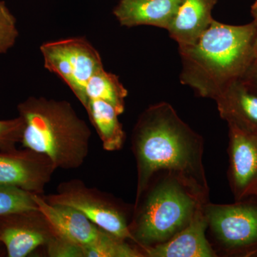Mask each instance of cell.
<instances>
[{"label":"cell","mask_w":257,"mask_h":257,"mask_svg":"<svg viewBox=\"0 0 257 257\" xmlns=\"http://www.w3.org/2000/svg\"><path fill=\"white\" fill-rule=\"evenodd\" d=\"M229 126L228 178L235 200L257 194V134Z\"/></svg>","instance_id":"obj_10"},{"label":"cell","mask_w":257,"mask_h":257,"mask_svg":"<svg viewBox=\"0 0 257 257\" xmlns=\"http://www.w3.org/2000/svg\"><path fill=\"white\" fill-rule=\"evenodd\" d=\"M207 203L175 175L159 172L135 202L128 225L132 243L143 252L166 242L184 229Z\"/></svg>","instance_id":"obj_4"},{"label":"cell","mask_w":257,"mask_h":257,"mask_svg":"<svg viewBox=\"0 0 257 257\" xmlns=\"http://www.w3.org/2000/svg\"><path fill=\"white\" fill-rule=\"evenodd\" d=\"M131 143L138 172L135 202L161 172L175 175L198 197L209 202L204 140L171 104L160 102L145 109L133 128Z\"/></svg>","instance_id":"obj_1"},{"label":"cell","mask_w":257,"mask_h":257,"mask_svg":"<svg viewBox=\"0 0 257 257\" xmlns=\"http://www.w3.org/2000/svg\"><path fill=\"white\" fill-rule=\"evenodd\" d=\"M47 155L30 149L0 152V182L43 195L55 171Z\"/></svg>","instance_id":"obj_9"},{"label":"cell","mask_w":257,"mask_h":257,"mask_svg":"<svg viewBox=\"0 0 257 257\" xmlns=\"http://www.w3.org/2000/svg\"><path fill=\"white\" fill-rule=\"evenodd\" d=\"M214 101L228 125L257 134V91L241 77L230 82Z\"/></svg>","instance_id":"obj_12"},{"label":"cell","mask_w":257,"mask_h":257,"mask_svg":"<svg viewBox=\"0 0 257 257\" xmlns=\"http://www.w3.org/2000/svg\"><path fill=\"white\" fill-rule=\"evenodd\" d=\"M217 0H180L178 10L167 31L179 47L197 41L210 26Z\"/></svg>","instance_id":"obj_15"},{"label":"cell","mask_w":257,"mask_h":257,"mask_svg":"<svg viewBox=\"0 0 257 257\" xmlns=\"http://www.w3.org/2000/svg\"><path fill=\"white\" fill-rule=\"evenodd\" d=\"M241 78L257 91V55Z\"/></svg>","instance_id":"obj_23"},{"label":"cell","mask_w":257,"mask_h":257,"mask_svg":"<svg viewBox=\"0 0 257 257\" xmlns=\"http://www.w3.org/2000/svg\"><path fill=\"white\" fill-rule=\"evenodd\" d=\"M204 206L178 234L166 241L144 250L145 257H216V250L206 235L208 222Z\"/></svg>","instance_id":"obj_11"},{"label":"cell","mask_w":257,"mask_h":257,"mask_svg":"<svg viewBox=\"0 0 257 257\" xmlns=\"http://www.w3.org/2000/svg\"><path fill=\"white\" fill-rule=\"evenodd\" d=\"M25 121L21 116L15 119L0 120V152H9L16 149L21 143Z\"/></svg>","instance_id":"obj_21"},{"label":"cell","mask_w":257,"mask_h":257,"mask_svg":"<svg viewBox=\"0 0 257 257\" xmlns=\"http://www.w3.org/2000/svg\"><path fill=\"white\" fill-rule=\"evenodd\" d=\"M255 197H257V194H256V196H255Z\"/></svg>","instance_id":"obj_25"},{"label":"cell","mask_w":257,"mask_h":257,"mask_svg":"<svg viewBox=\"0 0 257 257\" xmlns=\"http://www.w3.org/2000/svg\"><path fill=\"white\" fill-rule=\"evenodd\" d=\"M45 246L50 257H84L82 246L57 233Z\"/></svg>","instance_id":"obj_22"},{"label":"cell","mask_w":257,"mask_h":257,"mask_svg":"<svg viewBox=\"0 0 257 257\" xmlns=\"http://www.w3.org/2000/svg\"><path fill=\"white\" fill-rule=\"evenodd\" d=\"M130 242L104 230L92 244L82 246L84 257H145L141 248Z\"/></svg>","instance_id":"obj_18"},{"label":"cell","mask_w":257,"mask_h":257,"mask_svg":"<svg viewBox=\"0 0 257 257\" xmlns=\"http://www.w3.org/2000/svg\"><path fill=\"white\" fill-rule=\"evenodd\" d=\"M84 109L99 135L103 149L107 152L121 150L126 140V133L114 106L101 99H90Z\"/></svg>","instance_id":"obj_16"},{"label":"cell","mask_w":257,"mask_h":257,"mask_svg":"<svg viewBox=\"0 0 257 257\" xmlns=\"http://www.w3.org/2000/svg\"><path fill=\"white\" fill-rule=\"evenodd\" d=\"M34 194L0 182V216L38 209Z\"/></svg>","instance_id":"obj_19"},{"label":"cell","mask_w":257,"mask_h":257,"mask_svg":"<svg viewBox=\"0 0 257 257\" xmlns=\"http://www.w3.org/2000/svg\"><path fill=\"white\" fill-rule=\"evenodd\" d=\"M204 213L208 229L219 251L228 256L257 253V197L229 204L209 202Z\"/></svg>","instance_id":"obj_5"},{"label":"cell","mask_w":257,"mask_h":257,"mask_svg":"<svg viewBox=\"0 0 257 257\" xmlns=\"http://www.w3.org/2000/svg\"><path fill=\"white\" fill-rule=\"evenodd\" d=\"M40 50L45 68L58 75L85 107L86 86L93 74L104 67L97 50L84 37L45 42Z\"/></svg>","instance_id":"obj_7"},{"label":"cell","mask_w":257,"mask_h":257,"mask_svg":"<svg viewBox=\"0 0 257 257\" xmlns=\"http://www.w3.org/2000/svg\"><path fill=\"white\" fill-rule=\"evenodd\" d=\"M85 94L87 102L90 99L105 101L114 106L120 115L124 111L125 99L128 92L118 76L106 72L103 67L89 79L86 86Z\"/></svg>","instance_id":"obj_17"},{"label":"cell","mask_w":257,"mask_h":257,"mask_svg":"<svg viewBox=\"0 0 257 257\" xmlns=\"http://www.w3.org/2000/svg\"><path fill=\"white\" fill-rule=\"evenodd\" d=\"M25 121L21 143L47 155L57 169H78L89 154L92 133L65 100L30 96L18 106Z\"/></svg>","instance_id":"obj_3"},{"label":"cell","mask_w":257,"mask_h":257,"mask_svg":"<svg viewBox=\"0 0 257 257\" xmlns=\"http://www.w3.org/2000/svg\"><path fill=\"white\" fill-rule=\"evenodd\" d=\"M56 234L39 209L0 216V243L5 245L8 257L30 256L39 247L46 246Z\"/></svg>","instance_id":"obj_8"},{"label":"cell","mask_w":257,"mask_h":257,"mask_svg":"<svg viewBox=\"0 0 257 257\" xmlns=\"http://www.w3.org/2000/svg\"><path fill=\"white\" fill-rule=\"evenodd\" d=\"M42 196L50 204L77 209L101 229L132 242L130 209L99 189L87 187L81 179L62 182L57 193Z\"/></svg>","instance_id":"obj_6"},{"label":"cell","mask_w":257,"mask_h":257,"mask_svg":"<svg viewBox=\"0 0 257 257\" xmlns=\"http://www.w3.org/2000/svg\"><path fill=\"white\" fill-rule=\"evenodd\" d=\"M0 244H1V243H0Z\"/></svg>","instance_id":"obj_26"},{"label":"cell","mask_w":257,"mask_h":257,"mask_svg":"<svg viewBox=\"0 0 257 257\" xmlns=\"http://www.w3.org/2000/svg\"><path fill=\"white\" fill-rule=\"evenodd\" d=\"M19 36L17 20L5 2L0 1V54H5L16 43Z\"/></svg>","instance_id":"obj_20"},{"label":"cell","mask_w":257,"mask_h":257,"mask_svg":"<svg viewBox=\"0 0 257 257\" xmlns=\"http://www.w3.org/2000/svg\"><path fill=\"white\" fill-rule=\"evenodd\" d=\"M256 25H230L213 20L188 46L179 47L180 81L198 95L215 99L230 82L243 77L255 57Z\"/></svg>","instance_id":"obj_2"},{"label":"cell","mask_w":257,"mask_h":257,"mask_svg":"<svg viewBox=\"0 0 257 257\" xmlns=\"http://www.w3.org/2000/svg\"><path fill=\"white\" fill-rule=\"evenodd\" d=\"M251 15H252L253 18V23L256 25V39H255L254 43V52L255 56L257 55V0L253 3L252 6H251Z\"/></svg>","instance_id":"obj_24"},{"label":"cell","mask_w":257,"mask_h":257,"mask_svg":"<svg viewBox=\"0 0 257 257\" xmlns=\"http://www.w3.org/2000/svg\"><path fill=\"white\" fill-rule=\"evenodd\" d=\"M37 207L45 214L57 234L84 246L99 239L104 229L87 216L69 206L47 202L42 195L34 194Z\"/></svg>","instance_id":"obj_13"},{"label":"cell","mask_w":257,"mask_h":257,"mask_svg":"<svg viewBox=\"0 0 257 257\" xmlns=\"http://www.w3.org/2000/svg\"><path fill=\"white\" fill-rule=\"evenodd\" d=\"M180 0H120L113 15L126 28L149 25L168 30Z\"/></svg>","instance_id":"obj_14"}]
</instances>
